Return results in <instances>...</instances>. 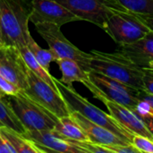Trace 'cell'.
<instances>
[{"label":"cell","instance_id":"1","mask_svg":"<svg viewBox=\"0 0 153 153\" xmlns=\"http://www.w3.org/2000/svg\"><path fill=\"white\" fill-rule=\"evenodd\" d=\"M90 70L103 74L126 84L143 90V70L133 63L126 56L116 51L105 53L91 50Z\"/></svg>","mask_w":153,"mask_h":153},{"label":"cell","instance_id":"2","mask_svg":"<svg viewBox=\"0 0 153 153\" xmlns=\"http://www.w3.org/2000/svg\"><path fill=\"white\" fill-rule=\"evenodd\" d=\"M30 4L24 0H0V30L4 45L22 48L27 45Z\"/></svg>","mask_w":153,"mask_h":153},{"label":"cell","instance_id":"3","mask_svg":"<svg viewBox=\"0 0 153 153\" xmlns=\"http://www.w3.org/2000/svg\"><path fill=\"white\" fill-rule=\"evenodd\" d=\"M56 87L65 100L70 111H76L82 114L83 117L91 120V122L100 125L121 138L132 143L133 135L130 134L109 113H106L92 103H91L87 99L82 97L74 88H69L62 83L59 79L55 78Z\"/></svg>","mask_w":153,"mask_h":153},{"label":"cell","instance_id":"4","mask_svg":"<svg viewBox=\"0 0 153 153\" xmlns=\"http://www.w3.org/2000/svg\"><path fill=\"white\" fill-rule=\"evenodd\" d=\"M4 98L26 131L54 129L58 118L30 99L24 91L13 95H5Z\"/></svg>","mask_w":153,"mask_h":153},{"label":"cell","instance_id":"5","mask_svg":"<svg viewBox=\"0 0 153 153\" xmlns=\"http://www.w3.org/2000/svg\"><path fill=\"white\" fill-rule=\"evenodd\" d=\"M90 80L84 84L96 99L103 96L106 99L134 110L140 101V90L110 78L103 74L90 71Z\"/></svg>","mask_w":153,"mask_h":153},{"label":"cell","instance_id":"6","mask_svg":"<svg viewBox=\"0 0 153 153\" xmlns=\"http://www.w3.org/2000/svg\"><path fill=\"white\" fill-rule=\"evenodd\" d=\"M102 29L119 46L132 44L151 30L138 14L127 10L115 11L106 21Z\"/></svg>","mask_w":153,"mask_h":153},{"label":"cell","instance_id":"7","mask_svg":"<svg viewBox=\"0 0 153 153\" xmlns=\"http://www.w3.org/2000/svg\"><path fill=\"white\" fill-rule=\"evenodd\" d=\"M38 33L47 42L48 48L56 56V60L69 58L75 60L87 72H90L91 54L79 49L71 43L62 33L59 26L55 24H38L35 25ZM56 62V61H55Z\"/></svg>","mask_w":153,"mask_h":153},{"label":"cell","instance_id":"8","mask_svg":"<svg viewBox=\"0 0 153 153\" xmlns=\"http://www.w3.org/2000/svg\"><path fill=\"white\" fill-rule=\"evenodd\" d=\"M27 81L28 86L24 91L30 99L57 118L70 115L71 111L58 90L53 88L30 69H28Z\"/></svg>","mask_w":153,"mask_h":153},{"label":"cell","instance_id":"9","mask_svg":"<svg viewBox=\"0 0 153 153\" xmlns=\"http://www.w3.org/2000/svg\"><path fill=\"white\" fill-rule=\"evenodd\" d=\"M75 14L80 21L103 28L108 17L118 9L108 0H56Z\"/></svg>","mask_w":153,"mask_h":153},{"label":"cell","instance_id":"10","mask_svg":"<svg viewBox=\"0 0 153 153\" xmlns=\"http://www.w3.org/2000/svg\"><path fill=\"white\" fill-rule=\"evenodd\" d=\"M80 19L56 0H31L30 22L34 25L55 24L59 27Z\"/></svg>","mask_w":153,"mask_h":153},{"label":"cell","instance_id":"11","mask_svg":"<svg viewBox=\"0 0 153 153\" xmlns=\"http://www.w3.org/2000/svg\"><path fill=\"white\" fill-rule=\"evenodd\" d=\"M28 69L18 48L10 45L0 46V76L24 91L28 86Z\"/></svg>","mask_w":153,"mask_h":153},{"label":"cell","instance_id":"12","mask_svg":"<svg viewBox=\"0 0 153 153\" xmlns=\"http://www.w3.org/2000/svg\"><path fill=\"white\" fill-rule=\"evenodd\" d=\"M22 134L31 141L41 153H86L77 141L68 140L54 130L26 131Z\"/></svg>","mask_w":153,"mask_h":153},{"label":"cell","instance_id":"13","mask_svg":"<svg viewBox=\"0 0 153 153\" xmlns=\"http://www.w3.org/2000/svg\"><path fill=\"white\" fill-rule=\"evenodd\" d=\"M96 99L102 101L107 107L108 113L117 120L130 134H140L149 137L153 140L152 135L148 130L143 119L135 114L132 109L114 101L106 99L103 96H99Z\"/></svg>","mask_w":153,"mask_h":153},{"label":"cell","instance_id":"14","mask_svg":"<svg viewBox=\"0 0 153 153\" xmlns=\"http://www.w3.org/2000/svg\"><path fill=\"white\" fill-rule=\"evenodd\" d=\"M70 115L83 129L84 133L86 134L89 139V142L101 144L108 148L117 145L132 144L131 142L126 141L121 138L120 136L117 135L110 130L91 122V120H89L88 118H86L82 114L76 111H71Z\"/></svg>","mask_w":153,"mask_h":153},{"label":"cell","instance_id":"15","mask_svg":"<svg viewBox=\"0 0 153 153\" xmlns=\"http://www.w3.org/2000/svg\"><path fill=\"white\" fill-rule=\"evenodd\" d=\"M117 51L142 69H153V30L132 44L119 46Z\"/></svg>","mask_w":153,"mask_h":153},{"label":"cell","instance_id":"16","mask_svg":"<svg viewBox=\"0 0 153 153\" xmlns=\"http://www.w3.org/2000/svg\"><path fill=\"white\" fill-rule=\"evenodd\" d=\"M62 74L59 81L69 88H74L73 83L77 82L83 85L90 80L89 72L85 71L78 62L69 58H62L56 60Z\"/></svg>","mask_w":153,"mask_h":153},{"label":"cell","instance_id":"17","mask_svg":"<svg viewBox=\"0 0 153 153\" xmlns=\"http://www.w3.org/2000/svg\"><path fill=\"white\" fill-rule=\"evenodd\" d=\"M0 134L14 153H41L31 141L11 128L0 127Z\"/></svg>","mask_w":153,"mask_h":153},{"label":"cell","instance_id":"18","mask_svg":"<svg viewBox=\"0 0 153 153\" xmlns=\"http://www.w3.org/2000/svg\"><path fill=\"white\" fill-rule=\"evenodd\" d=\"M53 130L68 140L77 142L89 141L83 129L71 117V115L58 118Z\"/></svg>","mask_w":153,"mask_h":153},{"label":"cell","instance_id":"19","mask_svg":"<svg viewBox=\"0 0 153 153\" xmlns=\"http://www.w3.org/2000/svg\"><path fill=\"white\" fill-rule=\"evenodd\" d=\"M19 50L27 65V66L29 67L30 70H31L34 74H36L39 78H41L42 80H44L46 82H48L49 85H51L53 88H55L56 90H58L55 82V77H53L49 71H47L39 62L38 60L35 58V56H33V54L30 52V50L28 48L27 46L19 48Z\"/></svg>","mask_w":153,"mask_h":153},{"label":"cell","instance_id":"20","mask_svg":"<svg viewBox=\"0 0 153 153\" xmlns=\"http://www.w3.org/2000/svg\"><path fill=\"white\" fill-rule=\"evenodd\" d=\"M120 10H127L136 14L153 15V0H108Z\"/></svg>","mask_w":153,"mask_h":153},{"label":"cell","instance_id":"21","mask_svg":"<svg viewBox=\"0 0 153 153\" xmlns=\"http://www.w3.org/2000/svg\"><path fill=\"white\" fill-rule=\"evenodd\" d=\"M0 127H8L18 133L24 134L25 127L12 110L4 98H0Z\"/></svg>","mask_w":153,"mask_h":153},{"label":"cell","instance_id":"22","mask_svg":"<svg viewBox=\"0 0 153 153\" xmlns=\"http://www.w3.org/2000/svg\"><path fill=\"white\" fill-rule=\"evenodd\" d=\"M26 46L30 50V52L33 54V56L38 60V62L47 71H49V69H50V64L52 62H55L56 59V56H55V55H54V53L52 52V50L49 48L48 49H45V48H40L39 46V44L32 38L31 34L29 35V38H28V41H27V45Z\"/></svg>","mask_w":153,"mask_h":153},{"label":"cell","instance_id":"23","mask_svg":"<svg viewBox=\"0 0 153 153\" xmlns=\"http://www.w3.org/2000/svg\"><path fill=\"white\" fill-rule=\"evenodd\" d=\"M132 144L140 153H153V140L140 134H134L132 137Z\"/></svg>","mask_w":153,"mask_h":153},{"label":"cell","instance_id":"24","mask_svg":"<svg viewBox=\"0 0 153 153\" xmlns=\"http://www.w3.org/2000/svg\"><path fill=\"white\" fill-rule=\"evenodd\" d=\"M0 89L5 95H13L20 92L21 91H23L20 89L17 85L4 79L2 76H0Z\"/></svg>","mask_w":153,"mask_h":153},{"label":"cell","instance_id":"25","mask_svg":"<svg viewBox=\"0 0 153 153\" xmlns=\"http://www.w3.org/2000/svg\"><path fill=\"white\" fill-rule=\"evenodd\" d=\"M143 91L153 95V69H143Z\"/></svg>","mask_w":153,"mask_h":153},{"label":"cell","instance_id":"26","mask_svg":"<svg viewBox=\"0 0 153 153\" xmlns=\"http://www.w3.org/2000/svg\"><path fill=\"white\" fill-rule=\"evenodd\" d=\"M112 153H140L139 151L133 144L117 145L108 148Z\"/></svg>","mask_w":153,"mask_h":153},{"label":"cell","instance_id":"27","mask_svg":"<svg viewBox=\"0 0 153 153\" xmlns=\"http://www.w3.org/2000/svg\"><path fill=\"white\" fill-rule=\"evenodd\" d=\"M143 121L144 122L145 126H147L148 130L150 131L151 134L152 135L153 137V114H148L143 117H140Z\"/></svg>","mask_w":153,"mask_h":153},{"label":"cell","instance_id":"28","mask_svg":"<svg viewBox=\"0 0 153 153\" xmlns=\"http://www.w3.org/2000/svg\"><path fill=\"white\" fill-rule=\"evenodd\" d=\"M139 98L140 100H143L145 101H147L148 103H150V105L153 108V95L143 91V90H140V93H139Z\"/></svg>","mask_w":153,"mask_h":153},{"label":"cell","instance_id":"29","mask_svg":"<svg viewBox=\"0 0 153 153\" xmlns=\"http://www.w3.org/2000/svg\"><path fill=\"white\" fill-rule=\"evenodd\" d=\"M140 19L143 21V22L151 30H153V15H142L138 14Z\"/></svg>","mask_w":153,"mask_h":153},{"label":"cell","instance_id":"30","mask_svg":"<svg viewBox=\"0 0 153 153\" xmlns=\"http://www.w3.org/2000/svg\"><path fill=\"white\" fill-rule=\"evenodd\" d=\"M0 153H14L13 150L7 144L0 134Z\"/></svg>","mask_w":153,"mask_h":153},{"label":"cell","instance_id":"31","mask_svg":"<svg viewBox=\"0 0 153 153\" xmlns=\"http://www.w3.org/2000/svg\"><path fill=\"white\" fill-rule=\"evenodd\" d=\"M4 41L2 32H1V30H0V46H4Z\"/></svg>","mask_w":153,"mask_h":153},{"label":"cell","instance_id":"32","mask_svg":"<svg viewBox=\"0 0 153 153\" xmlns=\"http://www.w3.org/2000/svg\"><path fill=\"white\" fill-rule=\"evenodd\" d=\"M5 96V94L1 91V89H0V98H3V97H4Z\"/></svg>","mask_w":153,"mask_h":153}]
</instances>
